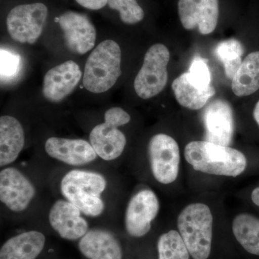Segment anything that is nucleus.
I'll use <instances>...</instances> for the list:
<instances>
[{"label":"nucleus","instance_id":"f257e3e1","mask_svg":"<svg viewBox=\"0 0 259 259\" xmlns=\"http://www.w3.org/2000/svg\"><path fill=\"white\" fill-rule=\"evenodd\" d=\"M184 155L195 171L207 175L236 177L247 167V158L241 151L207 141L189 143Z\"/></svg>","mask_w":259,"mask_h":259},{"label":"nucleus","instance_id":"f03ea898","mask_svg":"<svg viewBox=\"0 0 259 259\" xmlns=\"http://www.w3.org/2000/svg\"><path fill=\"white\" fill-rule=\"evenodd\" d=\"M107 187L101 174L74 169L66 173L61 182V192L66 200L90 217H98L105 209L101 195Z\"/></svg>","mask_w":259,"mask_h":259},{"label":"nucleus","instance_id":"7ed1b4c3","mask_svg":"<svg viewBox=\"0 0 259 259\" xmlns=\"http://www.w3.org/2000/svg\"><path fill=\"white\" fill-rule=\"evenodd\" d=\"M212 225V212L205 204H190L179 214V233L194 259H207L210 255Z\"/></svg>","mask_w":259,"mask_h":259},{"label":"nucleus","instance_id":"20e7f679","mask_svg":"<svg viewBox=\"0 0 259 259\" xmlns=\"http://www.w3.org/2000/svg\"><path fill=\"white\" fill-rule=\"evenodd\" d=\"M120 46L112 40H104L90 54L83 71V84L90 93L108 91L122 74Z\"/></svg>","mask_w":259,"mask_h":259},{"label":"nucleus","instance_id":"39448f33","mask_svg":"<svg viewBox=\"0 0 259 259\" xmlns=\"http://www.w3.org/2000/svg\"><path fill=\"white\" fill-rule=\"evenodd\" d=\"M169 60L170 53L166 46L156 44L150 47L134 81L138 96L148 100L163 91L168 81L167 66Z\"/></svg>","mask_w":259,"mask_h":259},{"label":"nucleus","instance_id":"423d86ee","mask_svg":"<svg viewBox=\"0 0 259 259\" xmlns=\"http://www.w3.org/2000/svg\"><path fill=\"white\" fill-rule=\"evenodd\" d=\"M49 16L44 3L18 5L7 17V29L10 36L21 44H33L40 37Z\"/></svg>","mask_w":259,"mask_h":259},{"label":"nucleus","instance_id":"0eeeda50","mask_svg":"<svg viewBox=\"0 0 259 259\" xmlns=\"http://www.w3.org/2000/svg\"><path fill=\"white\" fill-rule=\"evenodd\" d=\"M153 176L159 183L169 185L177 180L180 166V150L170 136L158 134L150 140L148 147Z\"/></svg>","mask_w":259,"mask_h":259},{"label":"nucleus","instance_id":"6e6552de","mask_svg":"<svg viewBox=\"0 0 259 259\" xmlns=\"http://www.w3.org/2000/svg\"><path fill=\"white\" fill-rule=\"evenodd\" d=\"M159 201L151 190L139 191L130 199L125 214V228L130 236L143 238L149 233L151 223L159 212Z\"/></svg>","mask_w":259,"mask_h":259},{"label":"nucleus","instance_id":"1a4fd4ad","mask_svg":"<svg viewBox=\"0 0 259 259\" xmlns=\"http://www.w3.org/2000/svg\"><path fill=\"white\" fill-rule=\"evenodd\" d=\"M58 23L64 32L66 47L71 52L83 55L95 47L96 29L88 15L69 10L59 17Z\"/></svg>","mask_w":259,"mask_h":259},{"label":"nucleus","instance_id":"9d476101","mask_svg":"<svg viewBox=\"0 0 259 259\" xmlns=\"http://www.w3.org/2000/svg\"><path fill=\"white\" fill-rule=\"evenodd\" d=\"M35 195V187L21 171L7 167L0 172V200L10 210L23 212Z\"/></svg>","mask_w":259,"mask_h":259},{"label":"nucleus","instance_id":"9b49d317","mask_svg":"<svg viewBox=\"0 0 259 259\" xmlns=\"http://www.w3.org/2000/svg\"><path fill=\"white\" fill-rule=\"evenodd\" d=\"M205 141L229 146L234 134V116L229 102L216 99L209 102L203 112Z\"/></svg>","mask_w":259,"mask_h":259},{"label":"nucleus","instance_id":"f8f14e48","mask_svg":"<svg viewBox=\"0 0 259 259\" xmlns=\"http://www.w3.org/2000/svg\"><path fill=\"white\" fill-rule=\"evenodd\" d=\"M178 13L186 30L197 29L202 35H209L217 27L219 0H179Z\"/></svg>","mask_w":259,"mask_h":259},{"label":"nucleus","instance_id":"ddd939ff","mask_svg":"<svg viewBox=\"0 0 259 259\" xmlns=\"http://www.w3.org/2000/svg\"><path fill=\"white\" fill-rule=\"evenodd\" d=\"M82 212L67 200H58L49 211V220L51 228L62 239L78 241L90 228L88 221L81 217Z\"/></svg>","mask_w":259,"mask_h":259},{"label":"nucleus","instance_id":"4468645a","mask_svg":"<svg viewBox=\"0 0 259 259\" xmlns=\"http://www.w3.org/2000/svg\"><path fill=\"white\" fill-rule=\"evenodd\" d=\"M82 76L79 65L68 61L49 70L44 76L42 95L58 103L72 93Z\"/></svg>","mask_w":259,"mask_h":259},{"label":"nucleus","instance_id":"2eb2a0df","mask_svg":"<svg viewBox=\"0 0 259 259\" xmlns=\"http://www.w3.org/2000/svg\"><path fill=\"white\" fill-rule=\"evenodd\" d=\"M45 150L50 157L70 166L88 164L98 156L91 144L83 139L49 138Z\"/></svg>","mask_w":259,"mask_h":259},{"label":"nucleus","instance_id":"dca6fc26","mask_svg":"<svg viewBox=\"0 0 259 259\" xmlns=\"http://www.w3.org/2000/svg\"><path fill=\"white\" fill-rule=\"evenodd\" d=\"M78 249L86 259H123L120 240L112 232L95 228L78 241Z\"/></svg>","mask_w":259,"mask_h":259},{"label":"nucleus","instance_id":"f3484780","mask_svg":"<svg viewBox=\"0 0 259 259\" xmlns=\"http://www.w3.org/2000/svg\"><path fill=\"white\" fill-rule=\"evenodd\" d=\"M47 245L41 232L28 231L8 238L0 248V259H37Z\"/></svg>","mask_w":259,"mask_h":259},{"label":"nucleus","instance_id":"a211bd4d","mask_svg":"<svg viewBox=\"0 0 259 259\" xmlns=\"http://www.w3.org/2000/svg\"><path fill=\"white\" fill-rule=\"evenodd\" d=\"M119 127L106 122L95 126L90 134V141L99 157L113 161L120 157L126 146V138Z\"/></svg>","mask_w":259,"mask_h":259},{"label":"nucleus","instance_id":"6ab92c4d","mask_svg":"<svg viewBox=\"0 0 259 259\" xmlns=\"http://www.w3.org/2000/svg\"><path fill=\"white\" fill-rule=\"evenodd\" d=\"M25 146V133L19 120L10 115L0 117V166L16 161Z\"/></svg>","mask_w":259,"mask_h":259},{"label":"nucleus","instance_id":"aec40b11","mask_svg":"<svg viewBox=\"0 0 259 259\" xmlns=\"http://www.w3.org/2000/svg\"><path fill=\"white\" fill-rule=\"evenodd\" d=\"M171 88L179 104L192 110L203 108L216 93L215 89L212 86L204 90L195 86L189 79L187 72L174 80Z\"/></svg>","mask_w":259,"mask_h":259},{"label":"nucleus","instance_id":"412c9836","mask_svg":"<svg viewBox=\"0 0 259 259\" xmlns=\"http://www.w3.org/2000/svg\"><path fill=\"white\" fill-rule=\"evenodd\" d=\"M259 90V51L250 53L232 79V90L238 97L249 96Z\"/></svg>","mask_w":259,"mask_h":259},{"label":"nucleus","instance_id":"4be33fe9","mask_svg":"<svg viewBox=\"0 0 259 259\" xmlns=\"http://www.w3.org/2000/svg\"><path fill=\"white\" fill-rule=\"evenodd\" d=\"M232 230L237 241L250 254L259 255V219L242 213L233 219Z\"/></svg>","mask_w":259,"mask_h":259},{"label":"nucleus","instance_id":"5701e85b","mask_svg":"<svg viewBox=\"0 0 259 259\" xmlns=\"http://www.w3.org/2000/svg\"><path fill=\"white\" fill-rule=\"evenodd\" d=\"M244 49L236 39H230L220 42L215 49L218 59L223 63L227 77L233 79L243 62L242 56Z\"/></svg>","mask_w":259,"mask_h":259},{"label":"nucleus","instance_id":"b1692460","mask_svg":"<svg viewBox=\"0 0 259 259\" xmlns=\"http://www.w3.org/2000/svg\"><path fill=\"white\" fill-rule=\"evenodd\" d=\"M158 259H190V253L179 231L163 233L157 241Z\"/></svg>","mask_w":259,"mask_h":259},{"label":"nucleus","instance_id":"393cba45","mask_svg":"<svg viewBox=\"0 0 259 259\" xmlns=\"http://www.w3.org/2000/svg\"><path fill=\"white\" fill-rule=\"evenodd\" d=\"M107 5L118 12L120 20L126 25H136L144 20V11L137 0H108Z\"/></svg>","mask_w":259,"mask_h":259},{"label":"nucleus","instance_id":"a878e982","mask_svg":"<svg viewBox=\"0 0 259 259\" xmlns=\"http://www.w3.org/2000/svg\"><path fill=\"white\" fill-rule=\"evenodd\" d=\"M0 61L2 83L14 81L20 76L21 71V56L14 51L2 48L0 51Z\"/></svg>","mask_w":259,"mask_h":259},{"label":"nucleus","instance_id":"bb28decb","mask_svg":"<svg viewBox=\"0 0 259 259\" xmlns=\"http://www.w3.org/2000/svg\"><path fill=\"white\" fill-rule=\"evenodd\" d=\"M189 79L191 82L201 89H207L211 84V72L207 61L201 57H196L190 65L188 72Z\"/></svg>","mask_w":259,"mask_h":259},{"label":"nucleus","instance_id":"cd10ccee","mask_svg":"<svg viewBox=\"0 0 259 259\" xmlns=\"http://www.w3.org/2000/svg\"><path fill=\"white\" fill-rule=\"evenodd\" d=\"M105 121L120 127L128 123L131 121V116L120 107H112L105 112Z\"/></svg>","mask_w":259,"mask_h":259},{"label":"nucleus","instance_id":"c85d7f7f","mask_svg":"<svg viewBox=\"0 0 259 259\" xmlns=\"http://www.w3.org/2000/svg\"><path fill=\"white\" fill-rule=\"evenodd\" d=\"M75 1L86 9L99 10L106 6L108 0H75Z\"/></svg>","mask_w":259,"mask_h":259},{"label":"nucleus","instance_id":"c756f323","mask_svg":"<svg viewBox=\"0 0 259 259\" xmlns=\"http://www.w3.org/2000/svg\"><path fill=\"white\" fill-rule=\"evenodd\" d=\"M251 199L253 203L259 207V187L254 189L252 192Z\"/></svg>","mask_w":259,"mask_h":259},{"label":"nucleus","instance_id":"7c9ffc66","mask_svg":"<svg viewBox=\"0 0 259 259\" xmlns=\"http://www.w3.org/2000/svg\"><path fill=\"white\" fill-rule=\"evenodd\" d=\"M253 118L259 126V101L255 105L254 110L253 112Z\"/></svg>","mask_w":259,"mask_h":259}]
</instances>
